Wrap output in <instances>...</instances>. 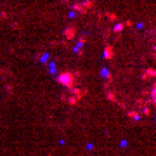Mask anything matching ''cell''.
Segmentation results:
<instances>
[{
  "instance_id": "6da1fadb",
  "label": "cell",
  "mask_w": 156,
  "mask_h": 156,
  "mask_svg": "<svg viewBox=\"0 0 156 156\" xmlns=\"http://www.w3.org/2000/svg\"><path fill=\"white\" fill-rule=\"evenodd\" d=\"M78 77H80V71H77V73L62 71V73H59L57 75V83L59 85H62V87H66V89L69 90V89L77 87V78Z\"/></svg>"
},
{
  "instance_id": "7a4b0ae2",
  "label": "cell",
  "mask_w": 156,
  "mask_h": 156,
  "mask_svg": "<svg viewBox=\"0 0 156 156\" xmlns=\"http://www.w3.org/2000/svg\"><path fill=\"white\" fill-rule=\"evenodd\" d=\"M83 96H85V90H83V89L73 87V89L68 90V94L64 96V99H66L68 104H77V102H80V99L83 97Z\"/></svg>"
},
{
  "instance_id": "3957f363",
  "label": "cell",
  "mask_w": 156,
  "mask_h": 156,
  "mask_svg": "<svg viewBox=\"0 0 156 156\" xmlns=\"http://www.w3.org/2000/svg\"><path fill=\"white\" fill-rule=\"evenodd\" d=\"M64 37H66V40H73L77 37V28L75 26H68L64 30Z\"/></svg>"
},
{
  "instance_id": "277c9868",
  "label": "cell",
  "mask_w": 156,
  "mask_h": 156,
  "mask_svg": "<svg viewBox=\"0 0 156 156\" xmlns=\"http://www.w3.org/2000/svg\"><path fill=\"white\" fill-rule=\"evenodd\" d=\"M73 11H75V12H78V14H82V16H85V14L89 12L82 2H75V4H73Z\"/></svg>"
},
{
  "instance_id": "5b68a950",
  "label": "cell",
  "mask_w": 156,
  "mask_h": 156,
  "mask_svg": "<svg viewBox=\"0 0 156 156\" xmlns=\"http://www.w3.org/2000/svg\"><path fill=\"white\" fill-rule=\"evenodd\" d=\"M104 56H106V59H113L115 57V49H113L111 45H106V49H104Z\"/></svg>"
},
{
  "instance_id": "8992f818",
  "label": "cell",
  "mask_w": 156,
  "mask_h": 156,
  "mask_svg": "<svg viewBox=\"0 0 156 156\" xmlns=\"http://www.w3.org/2000/svg\"><path fill=\"white\" fill-rule=\"evenodd\" d=\"M123 30H125V24H123V23H118L116 26L113 28V31H115V33H121Z\"/></svg>"
},
{
  "instance_id": "52a82bcc",
  "label": "cell",
  "mask_w": 156,
  "mask_h": 156,
  "mask_svg": "<svg viewBox=\"0 0 156 156\" xmlns=\"http://www.w3.org/2000/svg\"><path fill=\"white\" fill-rule=\"evenodd\" d=\"M153 77H155V69H147V71L142 75V78H144V80H147V78H153Z\"/></svg>"
},
{
  "instance_id": "ba28073f",
  "label": "cell",
  "mask_w": 156,
  "mask_h": 156,
  "mask_svg": "<svg viewBox=\"0 0 156 156\" xmlns=\"http://www.w3.org/2000/svg\"><path fill=\"white\" fill-rule=\"evenodd\" d=\"M83 5H85V9L89 11V9H92L94 7V0H85V2H82Z\"/></svg>"
},
{
  "instance_id": "9c48e42d",
  "label": "cell",
  "mask_w": 156,
  "mask_h": 156,
  "mask_svg": "<svg viewBox=\"0 0 156 156\" xmlns=\"http://www.w3.org/2000/svg\"><path fill=\"white\" fill-rule=\"evenodd\" d=\"M106 18H108L109 21H113V23H115V21H116V14H115V12H109V14H106Z\"/></svg>"
},
{
  "instance_id": "30bf717a",
  "label": "cell",
  "mask_w": 156,
  "mask_h": 156,
  "mask_svg": "<svg viewBox=\"0 0 156 156\" xmlns=\"http://www.w3.org/2000/svg\"><path fill=\"white\" fill-rule=\"evenodd\" d=\"M85 42H87V37H80V42H78L80 45H85Z\"/></svg>"
}]
</instances>
